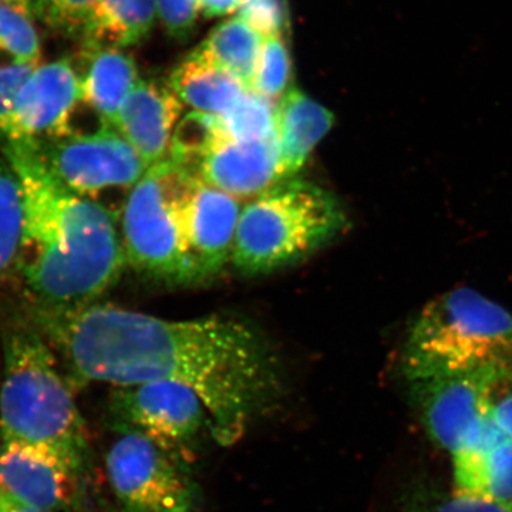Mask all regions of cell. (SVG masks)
I'll return each instance as SVG.
<instances>
[{"label": "cell", "instance_id": "obj_23", "mask_svg": "<svg viewBox=\"0 0 512 512\" xmlns=\"http://www.w3.org/2000/svg\"><path fill=\"white\" fill-rule=\"evenodd\" d=\"M40 59V39L32 19L0 3V66L35 64Z\"/></svg>", "mask_w": 512, "mask_h": 512}, {"label": "cell", "instance_id": "obj_12", "mask_svg": "<svg viewBox=\"0 0 512 512\" xmlns=\"http://www.w3.org/2000/svg\"><path fill=\"white\" fill-rule=\"evenodd\" d=\"M0 487L47 512H69L83 503L86 480L45 448L0 437Z\"/></svg>", "mask_w": 512, "mask_h": 512}, {"label": "cell", "instance_id": "obj_32", "mask_svg": "<svg viewBox=\"0 0 512 512\" xmlns=\"http://www.w3.org/2000/svg\"><path fill=\"white\" fill-rule=\"evenodd\" d=\"M0 512H47L33 507L13 497L8 491L0 487Z\"/></svg>", "mask_w": 512, "mask_h": 512}, {"label": "cell", "instance_id": "obj_26", "mask_svg": "<svg viewBox=\"0 0 512 512\" xmlns=\"http://www.w3.org/2000/svg\"><path fill=\"white\" fill-rule=\"evenodd\" d=\"M96 0H37L35 19L60 35L82 36Z\"/></svg>", "mask_w": 512, "mask_h": 512}, {"label": "cell", "instance_id": "obj_30", "mask_svg": "<svg viewBox=\"0 0 512 512\" xmlns=\"http://www.w3.org/2000/svg\"><path fill=\"white\" fill-rule=\"evenodd\" d=\"M237 18L262 37L281 35L285 23L281 0H244Z\"/></svg>", "mask_w": 512, "mask_h": 512}, {"label": "cell", "instance_id": "obj_27", "mask_svg": "<svg viewBox=\"0 0 512 512\" xmlns=\"http://www.w3.org/2000/svg\"><path fill=\"white\" fill-rule=\"evenodd\" d=\"M36 67L35 64L0 66V141L2 143H10L16 138V100Z\"/></svg>", "mask_w": 512, "mask_h": 512}, {"label": "cell", "instance_id": "obj_17", "mask_svg": "<svg viewBox=\"0 0 512 512\" xmlns=\"http://www.w3.org/2000/svg\"><path fill=\"white\" fill-rule=\"evenodd\" d=\"M168 84L178 99L197 113L208 116L227 113L247 90L234 74L197 49L175 67Z\"/></svg>", "mask_w": 512, "mask_h": 512}, {"label": "cell", "instance_id": "obj_31", "mask_svg": "<svg viewBox=\"0 0 512 512\" xmlns=\"http://www.w3.org/2000/svg\"><path fill=\"white\" fill-rule=\"evenodd\" d=\"M244 0H197L198 9L205 18H220L239 9Z\"/></svg>", "mask_w": 512, "mask_h": 512}, {"label": "cell", "instance_id": "obj_7", "mask_svg": "<svg viewBox=\"0 0 512 512\" xmlns=\"http://www.w3.org/2000/svg\"><path fill=\"white\" fill-rule=\"evenodd\" d=\"M180 168L168 158L151 165L130 192L121 241L126 262L141 274L185 285L183 251L175 214V187Z\"/></svg>", "mask_w": 512, "mask_h": 512}, {"label": "cell", "instance_id": "obj_20", "mask_svg": "<svg viewBox=\"0 0 512 512\" xmlns=\"http://www.w3.org/2000/svg\"><path fill=\"white\" fill-rule=\"evenodd\" d=\"M262 43L264 37L249 28L244 20L234 18L212 30L197 50L234 74L245 89L251 90Z\"/></svg>", "mask_w": 512, "mask_h": 512}, {"label": "cell", "instance_id": "obj_1", "mask_svg": "<svg viewBox=\"0 0 512 512\" xmlns=\"http://www.w3.org/2000/svg\"><path fill=\"white\" fill-rule=\"evenodd\" d=\"M32 318L70 383L181 384L207 407L212 439L221 446L238 443L285 399L278 353L242 320H165L101 303Z\"/></svg>", "mask_w": 512, "mask_h": 512}, {"label": "cell", "instance_id": "obj_9", "mask_svg": "<svg viewBox=\"0 0 512 512\" xmlns=\"http://www.w3.org/2000/svg\"><path fill=\"white\" fill-rule=\"evenodd\" d=\"M111 426L117 433H136L171 456L190 463L211 419L200 397L170 382L116 387L110 396Z\"/></svg>", "mask_w": 512, "mask_h": 512}, {"label": "cell", "instance_id": "obj_28", "mask_svg": "<svg viewBox=\"0 0 512 512\" xmlns=\"http://www.w3.org/2000/svg\"><path fill=\"white\" fill-rule=\"evenodd\" d=\"M409 512H512V505L477 495L458 493L450 488L447 493L414 501Z\"/></svg>", "mask_w": 512, "mask_h": 512}, {"label": "cell", "instance_id": "obj_4", "mask_svg": "<svg viewBox=\"0 0 512 512\" xmlns=\"http://www.w3.org/2000/svg\"><path fill=\"white\" fill-rule=\"evenodd\" d=\"M410 386L427 433L450 461L451 490L512 505V439L488 416L476 375Z\"/></svg>", "mask_w": 512, "mask_h": 512}, {"label": "cell", "instance_id": "obj_21", "mask_svg": "<svg viewBox=\"0 0 512 512\" xmlns=\"http://www.w3.org/2000/svg\"><path fill=\"white\" fill-rule=\"evenodd\" d=\"M22 187L12 165L0 151V284L18 262L23 238Z\"/></svg>", "mask_w": 512, "mask_h": 512}, {"label": "cell", "instance_id": "obj_5", "mask_svg": "<svg viewBox=\"0 0 512 512\" xmlns=\"http://www.w3.org/2000/svg\"><path fill=\"white\" fill-rule=\"evenodd\" d=\"M512 359V313L468 288L437 296L414 319L403 348L410 384L468 375Z\"/></svg>", "mask_w": 512, "mask_h": 512}, {"label": "cell", "instance_id": "obj_8", "mask_svg": "<svg viewBox=\"0 0 512 512\" xmlns=\"http://www.w3.org/2000/svg\"><path fill=\"white\" fill-rule=\"evenodd\" d=\"M119 512H195L200 490L187 463L136 433H119L106 456Z\"/></svg>", "mask_w": 512, "mask_h": 512}, {"label": "cell", "instance_id": "obj_29", "mask_svg": "<svg viewBox=\"0 0 512 512\" xmlns=\"http://www.w3.org/2000/svg\"><path fill=\"white\" fill-rule=\"evenodd\" d=\"M157 12L168 35L178 42H187L197 26V0H156Z\"/></svg>", "mask_w": 512, "mask_h": 512}, {"label": "cell", "instance_id": "obj_33", "mask_svg": "<svg viewBox=\"0 0 512 512\" xmlns=\"http://www.w3.org/2000/svg\"><path fill=\"white\" fill-rule=\"evenodd\" d=\"M0 3L19 10L20 13H23V15L28 16L30 19H35L37 0H0Z\"/></svg>", "mask_w": 512, "mask_h": 512}, {"label": "cell", "instance_id": "obj_25", "mask_svg": "<svg viewBox=\"0 0 512 512\" xmlns=\"http://www.w3.org/2000/svg\"><path fill=\"white\" fill-rule=\"evenodd\" d=\"M291 57L281 35L264 37L258 64H256L252 92L274 101L281 99L289 89Z\"/></svg>", "mask_w": 512, "mask_h": 512}, {"label": "cell", "instance_id": "obj_13", "mask_svg": "<svg viewBox=\"0 0 512 512\" xmlns=\"http://www.w3.org/2000/svg\"><path fill=\"white\" fill-rule=\"evenodd\" d=\"M178 167L235 198L258 197L282 181L275 134L245 143L215 138L197 156Z\"/></svg>", "mask_w": 512, "mask_h": 512}, {"label": "cell", "instance_id": "obj_3", "mask_svg": "<svg viewBox=\"0 0 512 512\" xmlns=\"http://www.w3.org/2000/svg\"><path fill=\"white\" fill-rule=\"evenodd\" d=\"M0 335V437L45 448L87 481L93 453L86 424L69 379L25 305L5 309Z\"/></svg>", "mask_w": 512, "mask_h": 512}, {"label": "cell", "instance_id": "obj_10", "mask_svg": "<svg viewBox=\"0 0 512 512\" xmlns=\"http://www.w3.org/2000/svg\"><path fill=\"white\" fill-rule=\"evenodd\" d=\"M37 156L57 180L76 194L90 197L110 188H131L148 165L111 124L92 133H70L33 143Z\"/></svg>", "mask_w": 512, "mask_h": 512}, {"label": "cell", "instance_id": "obj_16", "mask_svg": "<svg viewBox=\"0 0 512 512\" xmlns=\"http://www.w3.org/2000/svg\"><path fill=\"white\" fill-rule=\"evenodd\" d=\"M335 124V114L292 86L276 106L275 136L282 181L301 171L312 151Z\"/></svg>", "mask_w": 512, "mask_h": 512}, {"label": "cell", "instance_id": "obj_19", "mask_svg": "<svg viewBox=\"0 0 512 512\" xmlns=\"http://www.w3.org/2000/svg\"><path fill=\"white\" fill-rule=\"evenodd\" d=\"M86 72L82 76L83 101L100 117L101 123L114 126L128 94L138 82L136 63L121 49L84 50Z\"/></svg>", "mask_w": 512, "mask_h": 512}, {"label": "cell", "instance_id": "obj_18", "mask_svg": "<svg viewBox=\"0 0 512 512\" xmlns=\"http://www.w3.org/2000/svg\"><path fill=\"white\" fill-rule=\"evenodd\" d=\"M157 15L156 0H96L79 39L83 52L140 45L150 36Z\"/></svg>", "mask_w": 512, "mask_h": 512}, {"label": "cell", "instance_id": "obj_14", "mask_svg": "<svg viewBox=\"0 0 512 512\" xmlns=\"http://www.w3.org/2000/svg\"><path fill=\"white\" fill-rule=\"evenodd\" d=\"M80 101L82 76L72 60L37 66L16 100V138L10 143H36L70 133V117Z\"/></svg>", "mask_w": 512, "mask_h": 512}, {"label": "cell", "instance_id": "obj_24", "mask_svg": "<svg viewBox=\"0 0 512 512\" xmlns=\"http://www.w3.org/2000/svg\"><path fill=\"white\" fill-rule=\"evenodd\" d=\"M474 375L488 416L512 439V359Z\"/></svg>", "mask_w": 512, "mask_h": 512}, {"label": "cell", "instance_id": "obj_2", "mask_svg": "<svg viewBox=\"0 0 512 512\" xmlns=\"http://www.w3.org/2000/svg\"><path fill=\"white\" fill-rule=\"evenodd\" d=\"M18 175L25 222L18 269L25 308L62 315L96 303L116 284L126 262L109 208L64 187L33 143H0Z\"/></svg>", "mask_w": 512, "mask_h": 512}, {"label": "cell", "instance_id": "obj_22", "mask_svg": "<svg viewBox=\"0 0 512 512\" xmlns=\"http://www.w3.org/2000/svg\"><path fill=\"white\" fill-rule=\"evenodd\" d=\"M221 138L229 141H258L274 136L276 107L274 101L261 94L245 90L234 106L215 116Z\"/></svg>", "mask_w": 512, "mask_h": 512}, {"label": "cell", "instance_id": "obj_11", "mask_svg": "<svg viewBox=\"0 0 512 512\" xmlns=\"http://www.w3.org/2000/svg\"><path fill=\"white\" fill-rule=\"evenodd\" d=\"M241 210L238 198L202 183L180 168L175 187V214L185 285L207 281L220 274L231 261Z\"/></svg>", "mask_w": 512, "mask_h": 512}, {"label": "cell", "instance_id": "obj_6", "mask_svg": "<svg viewBox=\"0 0 512 512\" xmlns=\"http://www.w3.org/2000/svg\"><path fill=\"white\" fill-rule=\"evenodd\" d=\"M348 225L332 192L293 178L281 181L242 208L231 261L244 274H266L325 247Z\"/></svg>", "mask_w": 512, "mask_h": 512}, {"label": "cell", "instance_id": "obj_15", "mask_svg": "<svg viewBox=\"0 0 512 512\" xmlns=\"http://www.w3.org/2000/svg\"><path fill=\"white\" fill-rule=\"evenodd\" d=\"M181 113L183 101L170 84L138 80L124 101L114 127L150 168L170 158L175 123Z\"/></svg>", "mask_w": 512, "mask_h": 512}]
</instances>
